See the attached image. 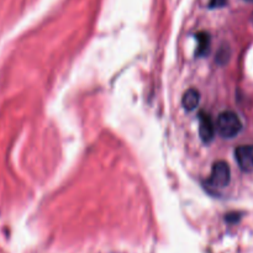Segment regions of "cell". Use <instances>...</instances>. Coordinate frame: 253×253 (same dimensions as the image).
<instances>
[{"label": "cell", "instance_id": "obj_1", "mask_svg": "<svg viewBox=\"0 0 253 253\" xmlns=\"http://www.w3.org/2000/svg\"><path fill=\"white\" fill-rule=\"evenodd\" d=\"M215 128L224 138H234L241 132L242 121L236 113L231 110L222 111L216 119Z\"/></svg>", "mask_w": 253, "mask_h": 253}, {"label": "cell", "instance_id": "obj_2", "mask_svg": "<svg viewBox=\"0 0 253 253\" xmlns=\"http://www.w3.org/2000/svg\"><path fill=\"white\" fill-rule=\"evenodd\" d=\"M231 180V170L225 161H217L212 165L209 183L214 188H225Z\"/></svg>", "mask_w": 253, "mask_h": 253}, {"label": "cell", "instance_id": "obj_3", "mask_svg": "<svg viewBox=\"0 0 253 253\" xmlns=\"http://www.w3.org/2000/svg\"><path fill=\"white\" fill-rule=\"evenodd\" d=\"M235 158L244 172H253V145L240 146L235 151Z\"/></svg>", "mask_w": 253, "mask_h": 253}, {"label": "cell", "instance_id": "obj_4", "mask_svg": "<svg viewBox=\"0 0 253 253\" xmlns=\"http://www.w3.org/2000/svg\"><path fill=\"white\" fill-rule=\"evenodd\" d=\"M216 128H215V123L212 121L211 116L209 114L202 113L199 115V135L203 142L209 143L214 138Z\"/></svg>", "mask_w": 253, "mask_h": 253}, {"label": "cell", "instance_id": "obj_5", "mask_svg": "<svg viewBox=\"0 0 253 253\" xmlns=\"http://www.w3.org/2000/svg\"><path fill=\"white\" fill-rule=\"evenodd\" d=\"M200 103V93L197 90V89L192 88L188 89L187 91L184 93L182 99V104L183 108L185 109L187 111H193L198 108Z\"/></svg>", "mask_w": 253, "mask_h": 253}, {"label": "cell", "instance_id": "obj_6", "mask_svg": "<svg viewBox=\"0 0 253 253\" xmlns=\"http://www.w3.org/2000/svg\"><path fill=\"white\" fill-rule=\"evenodd\" d=\"M198 39V51H197V54L198 56H205V54L209 52V48H210V36L208 32H200V34H198L197 36Z\"/></svg>", "mask_w": 253, "mask_h": 253}, {"label": "cell", "instance_id": "obj_7", "mask_svg": "<svg viewBox=\"0 0 253 253\" xmlns=\"http://www.w3.org/2000/svg\"><path fill=\"white\" fill-rule=\"evenodd\" d=\"M227 4V0H210L209 6L212 9H217V7H222Z\"/></svg>", "mask_w": 253, "mask_h": 253}, {"label": "cell", "instance_id": "obj_8", "mask_svg": "<svg viewBox=\"0 0 253 253\" xmlns=\"http://www.w3.org/2000/svg\"><path fill=\"white\" fill-rule=\"evenodd\" d=\"M251 22H252V25H253V12H252V15H251Z\"/></svg>", "mask_w": 253, "mask_h": 253}, {"label": "cell", "instance_id": "obj_9", "mask_svg": "<svg viewBox=\"0 0 253 253\" xmlns=\"http://www.w3.org/2000/svg\"><path fill=\"white\" fill-rule=\"evenodd\" d=\"M245 1H247V2H253V0H245Z\"/></svg>", "mask_w": 253, "mask_h": 253}]
</instances>
